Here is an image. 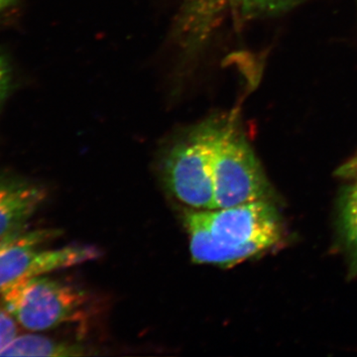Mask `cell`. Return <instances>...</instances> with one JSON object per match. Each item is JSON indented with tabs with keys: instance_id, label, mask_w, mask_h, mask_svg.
Wrapping results in <instances>:
<instances>
[{
	"instance_id": "obj_8",
	"label": "cell",
	"mask_w": 357,
	"mask_h": 357,
	"mask_svg": "<svg viewBox=\"0 0 357 357\" xmlns=\"http://www.w3.org/2000/svg\"><path fill=\"white\" fill-rule=\"evenodd\" d=\"M89 352L81 344L57 342L39 335H16L0 356H86Z\"/></svg>"
},
{
	"instance_id": "obj_2",
	"label": "cell",
	"mask_w": 357,
	"mask_h": 357,
	"mask_svg": "<svg viewBox=\"0 0 357 357\" xmlns=\"http://www.w3.org/2000/svg\"><path fill=\"white\" fill-rule=\"evenodd\" d=\"M222 124L208 121L192 129L174 145L164 162V178L169 191L187 208H215L213 150Z\"/></svg>"
},
{
	"instance_id": "obj_5",
	"label": "cell",
	"mask_w": 357,
	"mask_h": 357,
	"mask_svg": "<svg viewBox=\"0 0 357 357\" xmlns=\"http://www.w3.org/2000/svg\"><path fill=\"white\" fill-rule=\"evenodd\" d=\"M198 211L213 236L223 243H263L272 246L280 237L276 213L265 199Z\"/></svg>"
},
{
	"instance_id": "obj_11",
	"label": "cell",
	"mask_w": 357,
	"mask_h": 357,
	"mask_svg": "<svg viewBox=\"0 0 357 357\" xmlns=\"http://www.w3.org/2000/svg\"><path fill=\"white\" fill-rule=\"evenodd\" d=\"M17 335V323L13 317L0 307V354Z\"/></svg>"
},
{
	"instance_id": "obj_7",
	"label": "cell",
	"mask_w": 357,
	"mask_h": 357,
	"mask_svg": "<svg viewBox=\"0 0 357 357\" xmlns=\"http://www.w3.org/2000/svg\"><path fill=\"white\" fill-rule=\"evenodd\" d=\"M46 198L41 185L15 177H0V236L23 229Z\"/></svg>"
},
{
	"instance_id": "obj_14",
	"label": "cell",
	"mask_w": 357,
	"mask_h": 357,
	"mask_svg": "<svg viewBox=\"0 0 357 357\" xmlns=\"http://www.w3.org/2000/svg\"><path fill=\"white\" fill-rule=\"evenodd\" d=\"M15 0H0V13H3L4 10L11 6Z\"/></svg>"
},
{
	"instance_id": "obj_6",
	"label": "cell",
	"mask_w": 357,
	"mask_h": 357,
	"mask_svg": "<svg viewBox=\"0 0 357 357\" xmlns=\"http://www.w3.org/2000/svg\"><path fill=\"white\" fill-rule=\"evenodd\" d=\"M183 222L189 234L192 260L197 264L231 267L271 248L263 243L230 244L220 241L213 236L199 211L194 208H185Z\"/></svg>"
},
{
	"instance_id": "obj_1",
	"label": "cell",
	"mask_w": 357,
	"mask_h": 357,
	"mask_svg": "<svg viewBox=\"0 0 357 357\" xmlns=\"http://www.w3.org/2000/svg\"><path fill=\"white\" fill-rule=\"evenodd\" d=\"M0 300L16 323L31 332L81 321L89 304L83 290L47 275L11 282L0 289Z\"/></svg>"
},
{
	"instance_id": "obj_9",
	"label": "cell",
	"mask_w": 357,
	"mask_h": 357,
	"mask_svg": "<svg viewBox=\"0 0 357 357\" xmlns=\"http://www.w3.org/2000/svg\"><path fill=\"white\" fill-rule=\"evenodd\" d=\"M220 0H189L185 9V22L199 29H208Z\"/></svg>"
},
{
	"instance_id": "obj_3",
	"label": "cell",
	"mask_w": 357,
	"mask_h": 357,
	"mask_svg": "<svg viewBox=\"0 0 357 357\" xmlns=\"http://www.w3.org/2000/svg\"><path fill=\"white\" fill-rule=\"evenodd\" d=\"M211 171L215 208L266 199L268 184L261 167L243 134L231 124L220 128Z\"/></svg>"
},
{
	"instance_id": "obj_13",
	"label": "cell",
	"mask_w": 357,
	"mask_h": 357,
	"mask_svg": "<svg viewBox=\"0 0 357 357\" xmlns=\"http://www.w3.org/2000/svg\"><path fill=\"white\" fill-rule=\"evenodd\" d=\"M246 8H259V7L270 6V4L277 3L280 0H243Z\"/></svg>"
},
{
	"instance_id": "obj_12",
	"label": "cell",
	"mask_w": 357,
	"mask_h": 357,
	"mask_svg": "<svg viewBox=\"0 0 357 357\" xmlns=\"http://www.w3.org/2000/svg\"><path fill=\"white\" fill-rule=\"evenodd\" d=\"M10 81V70L3 57L0 56V100L6 96Z\"/></svg>"
},
{
	"instance_id": "obj_10",
	"label": "cell",
	"mask_w": 357,
	"mask_h": 357,
	"mask_svg": "<svg viewBox=\"0 0 357 357\" xmlns=\"http://www.w3.org/2000/svg\"><path fill=\"white\" fill-rule=\"evenodd\" d=\"M344 225L347 238L357 246V185L345 202L344 208Z\"/></svg>"
},
{
	"instance_id": "obj_4",
	"label": "cell",
	"mask_w": 357,
	"mask_h": 357,
	"mask_svg": "<svg viewBox=\"0 0 357 357\" xmlns=\"http://www.w3.org/2000/svg\"><path fill=\"white\" fill-rule=\"evenodd\" d=\"M58 234L57 229L23 227L0 236V289L18 279L47 275L98 257V250L89 246L43 248Z\"/></svg>"
}]
</instances>
